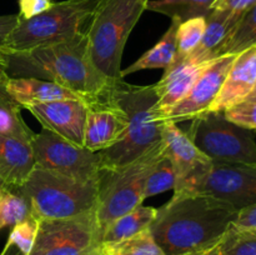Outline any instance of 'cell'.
Here are the masks:
<instances>
[{"instance_id": "83f0119b", "label": "cell", "mask_w": 256, "mask_h": 255, "mask_svg": "<svg viewBox=\"0 0 256 255\" xmlns=\"http://www.w3.org/2000/svg\"><path fill=\"white\" fill-rule=\"evenodd\" d=\"M205 28V18H192L180 22L176 30V58L172 65L180 64L192 54V50L202 42Z\"/></svg>"}, {"instance_id": "e575fe53", "label": "cell", "mask_w": 256, "mask_h": 255, "mask_svg": "<svg viewBox=\"0 0 256 255\" xmlns=\"http://www.w3.org/2000/svg\"><path fill=\"white\" fill-rule=\"evenodd\" d=\"M19 22V14L0 16V59L6 62V42L14 28Z\"/></svg>"}, {"instance_id": "52a82bcc", "label": "cell", "mask_w": 256, "mask_h": 255, "mask_svg": "<svg viewBox=\"0 0 256 255\" xmlns=\"http://www.w3.org/2000/svg\"><path fill=\"white\" fill-rule=\"evenodd\" d=\"M99 0H65L52 2L42 14L30 19L19 16L8 38L6 55L64 42L85 34Z\"/></svg>"}, {"instance_id": "ac0fdd59", "label": "cell", "mask_w": 256, "mask_h": 255, "mask_svg": "<svg viewBox=\"0 0 256 255\" xmlns=\"http://www.w3.org/2000/svg\"><path fill=\"white\" fill-rule=\"evenodd\" d=\"M165 154L175 170V185L186 179L195 170L210 164L212 160L202 154L176 122H164L162 130Z\"/></svg>"}, {"instance_id": "f546056e", "label": "cell", "mask_w": 256, "mask_h": 255, "mask_svg": "<svg viewBox=\"0 0 256 255\" xmlns=\"http://www.w3.org/2000/svg\"><path fill=\"white\" fill-rule=\"evenodd\" d=\"M222 255H256V238L228 230L219 244Z\"/></svg>"}, {"instance_id": "3957f363", "label": "cell", "mask_w": 256, "mask_h": 255, "mask_svg": "<svg viewBox=\"0 0 256 255\" xmlns=\"http://www.w3.org/2000/svg\"><path fill=\"white\" fill-rule=\"evenodd\" d=\"M108 94L126 114L128 126L116 144L99 152L102 169L129 164L162 140V122L154 112L158 102L154 85L138 86L119 79L110 85Z\"/></svg>"}, {"instance_id": "9a60e30c", "label": "cell", "mask_w": 256, "mask_h": 255, "mask_svg": "<svg viewBox=\"0 0 256 255\" xmlns=\"http://www.w3.org/2000/svg\"><path fill=\"white\" fill-rule=\"evenodd\" d=\"M256 86V45L239 52L209 112H222L245 102Z\"/></svg>"}, {"instance_id": "277c9868", "label": "cell", "mask_w": 256, "mask_h": 255, "mask_svg": "<svg viewBox=\"0 0 256 255\" xmlns=\"http://www.w3.org/2000/svg\"><path fill=\"white\" fill-rule=\"evenodd\" d=\"M146 10L145 0H99L86 28L88 55L110 82L122 79V58L130 32Z\"/></svg>"}, {"instance_id": "5bb4252c", "label": "cell", "mask_w": 256, "mask_h": 255, "mask_svg": "<svg viewBox=\"0 0 256 255\" xmlns=\"http://www.w3.org/2000/svg\"><path fill=\"white\" fill-rule=\"evenodd\" d=\"M29 110L44 129L55 132L68 142L84 146V128L88 104L80 99L55 100L29 105Z\"/></svg>"}, {"instance_id": "f1b7e54d", "label": "cell", "mask_w": 256, "mask_h": 255, "mask_svg": "<svg viewBox=\"0 0 256 255\" xmlns=\"http://www.w3.org/2000/svg\"><path fill=\"white\" fill-rule=\"evenodd\" d=\"M175 170L169 158L165 156L155 165L150 175L148 176L146 185H145V199L160 192L172 190L175 186Z\"/></svg>"}, {"instance_id": "ffe728a7", "label": "cell", "mask_w": 256, "mask_h": 255, "mask_svg": "<svg viewBox=\"0 0 256 255\" xmlns=\"http://www.w3.org/2000/svg\"><path fill=\"white\" fill-rule=\"evenodd\" d=\"M242 15H235L229 12L212 10L205 19L206 28L202 42L186 58V62L192 64H202L215 59V52L228 36L232 28L236 25Z\"/></svg>"}, {"instance_id": "2e32d148", "label": "cell", "mask_w": 256, "mask_h": 255, "mask_svg": "<svg viewBox=\"0 0 256 255\" xmlns=\"http://www.w3.org/2000/svg\"><path fill=\"white\" fill-rule=\"evenodd\" d=\"M35 166L32 139L0 134V190L22 188Z\"/></svg>"}, {"instance_id": "74e56055", "label": "cell", "mask_w": 256, "mask_h": 255, "mask_svg": "<svg viewBox=\"0 0 256 255\" xmlns=\"http://www.w3.org/2000/svg\"><path fill=\"white\" fill-rule=\"evenodd\" d=\"M0 255H24L22 252H20L19 249H18L15 245L12 244H5L4 249H2V252H0Z\"/></svg>"}, {"instance_id": "1f68e13d", "label": "cell", "mask_w": 256, "mask_h": 255, "mask_svg": "<svg viewBox=\"0 0 256 255\" xmlns=\"http://www.w3.org/2000/svg\"><path fill=\"white\" fill-rule=\"evenodd\" d=\"M222 112L234 124L256 130V102H242Z\"/></svg>"}, {"instance_id": "7c38bea8", "label": "cell", "mask_w": 256, "mask_h": 255, "mask_svg": "<svg viewBox=\"0 0 256 255\" xmlns=\"http://www.w3.org/2000/svg\"><path fill=\"white\" fill-rule=\"evenodd\" d=\"M238 54H226L210 60L186 96L170 109L162 122H188L209 112V108L219 94L224 80Z\"/></svg>"}, {"instance_id": "b9f144b4", "label": "cell", "mask_w": 256, "mask_h": 255, "mask_svg": "<svg viewBox=\"0 0 256 255\" xmlns=\"http://www.w3.org/2000/svg\"><path fill=\"white\" fill-rule=\"evenodd\" d=\"M89 255H100V252H99V248H96V249L94 250V252H90Z\"/></svg>"}, {"instance_id": "7bdbcfd3", "label": "cell", "mask_w": 256, "mask_h": 255, "mask_svg": "<svg viewBox=\"0 0 256 255\" xmlns=\"http://www.w3.org/2000/svg\"><path fill=\"white\" fill-rule=\"evenodd\" d=\"M145 2H149V0H145Z\"/></svg>"}, {"instance_id": "8d00e7d4", "label": "cell", "mask_w": 256, "mask_h": 255, "mask_svg": "<svg viewBox=\"0 0 256 255\" xmlns=\"http://www.w3.org/2000/svg\"><path fill=\"white\" fill-rule=\"evenodd\" d=\"M9 80V75L6 72V62L2 59H0V85H4Z\"/></svg>"}, {"instance_id": "4dcf8cb0", "label": "cell", "mask_w": 256, "mask_h": 255, "mask_svg": "<svg viewBox=\"0 0 256 255\" xmlns=\"http://www.w3.org/2000/svg\"><path fill=\"white\" fill-rule=\"evenodd\" d=\"M36 230L38 220L35 218H30V219L19 222L12 228L6 242L15 245L22 254L28 255L34 245Z\"/></svg>"}, {"instance_id": "ba28073f", "label": "cell", "mask_w": 256, "mask_h": 255, "mask_svg": "<svg viewBox=\"0 0 256 255\" xmlns=\"http://www.w3.org/2000/svg\"><path fill=\"white\" fill-rule=\"evenodd\" d=\"M186 135L212 162L256 165L252 130L234 124L224 112H206L192 120Z\"/></svg>"}, {"instance_id": "cb8c5ba5", "label": "cell", "mask_w": 256, "mask_h": 255, "mask_svg": "<svg viewBox=\"0 0 256 255\" xmlns=\"http://www.w3.org/2000/svg\"><path fill=\"white\" fill-rule=\"evenodd\" d=\"M215 0H149L146 10L168 15L180 22L192 18H206Z\"/></svg>"}, {"instance_id": "603a6c76", "label": "cell", "mask_w": 256, "mask_h": 255, "mask_svg": "<svg viewBox=\"0 0 256 255\" xmlns=\"http://www.w3.org/2000/svg\"><path fill=\"white\" fill-rule=\"evenodd\" d=\"M256 45V5L248 10L215 52V58L239 54Z\"/></svg>"}, {"instance_id": "30bf717a", "label": "cell", "mask_w": 256, "mask_h": 255, "mask_svg": "<svg viewBox=\"0 0 256 255\" xmlns=\"http://www.w3.org/2000/svg\"><path fill=\"white\" fill-rule=\"evenodd\" d=\"M100 242L95 210L69 219H42L28 255H89Z\"/></svg>"}, {"instance_id": "5b68a950", "label": "cell", "mask_w": 256, "mask_h": 255, "mask_svg": "<svg viewBox=\"0 0 256 255\" xmlns=\"http://www.w3.org/2000/svg\"><path fill=\"white\" fill-rule=\"evenodd\" d=\"M164 156L165 145L162 140L129 164L100 169L95 215L102 236L114 220L142 204L148 176Z\"/></svg>"}, {"instance_id": "7a4b0ae2", "label": "cell", "mask_w": 256, "mask_h": 255, "mask_svg": "<svg viewBox=\"0 0 256 255\" xmlns=\"http://www.w3.org/2000/svg\"><path fill=\"white\" fill-rule=\"evenodd\" d=\"M9 78H36L56 82L90 104L114 82L102 76L88 55L86 35L64 42L6 55Z\"/></svg>"}, {"instance_id": "484cf974", "label": "cell", "mask_w": 256, "mask_h": 255, "mask_svg": "<svg viewBox=\"0 0 256 255\" xmlns=\"http://www.w3.org/2000/svg\"><path fill=\"white\" fill-rule=\"evenodd\" d=\"M0 230L12 228L32 216V202L20 189L0 190Z\"/></svg>"}, {"instance_id": "d6986e66", "label": "cell", "mask_w": 256, "mask_h": 255, "mask_svg": "<svg viewBox=\"0 0 256 255\" xmlns=\"http://www.w3.org/2000/svg\"><path fill=\"white\" fill-rule=\"evenodd\" d=\"M5 89L9 92L10 96L24 109L29 105L42 104V102H55V100H84L72 90L56 82L36 79V78H9L5 84Z\"/></svg>"}, {"instance_id": "f35d334b", "label": "cell", "mask_w": 256, "mask_h": 255, "mask_svg": "<svg viewBox=\"0 0 256 255\" xmlns=\"http://www.w3.org/2000/svg\"><path fill=\"white\" fill-rule=\"evenodd\" d=\"M198 255H222V254H220L219 245H218V246L212 248V249H210V250H208V252H202V254H198Z\"/></svg>"}, {"instance_id": "d6a6232c", "label": "cell", "mask_w": 256, "mask_h": 255, "mask_svg": "<svg viewBox=\"0 0 256 255\" xmlns=\"http://www.w3.org/2000/svg\"><path fill=\"white\" fill-rule=\"evenodd\" d=\"M230 232H242L256 230V202L246 208L238 210L234 222L229 228Z\"/></svg>"}, {"instance_id": "4fadbf2b", "label": "cell", "mask_w": 256, "mask_h": 255, "mask_svg": "<svg viewBox=\"0 0 256 255\" xmlns=\"http://www.w3.org/2000/svg\"><path fill=\"white\" fill-rule=\"evenodd\" d=\"M84 128V148L94 152L116 144L124 135L128 118L108 94V90L90 104Z\"/></svg>"}, {"instance_id": "4316f807", "label": "cell", "mask_w": 256, "mask_h": 255, "mask_svg": "<svg viewBox=\"0 0 256 255\" xmlns=\"http://www.w3.org/2000/svg\"><path fill=\"white\" fill-rule=\"evenodd\" d=\"M0 134L32 139L35 132L25 124L22 106L12 99L4 85H0Z\"/></svg>"}, {"instance_id": "ab89813d", "label": "cell", "mask_w": 256, "mask_h": 255, "mask_svg": "<svg viewBox=\"0 0 256 255\" xmlns=\"http://www.w3.org/2000/svg\"><path fill=\"white\" fill-rule=\"evenodd\" d=\"M245 102H256V86L254 88V90L252 92V94L246 98Z\"/></svg>"}, {"instance_id": "44dd1931", "label": "cell", "mask_w": 256, "mask_h": 255, "mask_svg": "<svg viewBox=\"0 0 256 255\" xmlns=\"http://www.w3.org/2000/svg\"><path fill=\"white\" fill-rule=\"evenodd\" d=\"M179 20H172L169 29L165 32L162 39L154 45L150 50L142 55L135 62H132L126 69L122 70L120 76L122 79L126 75L140 70L148 69H169L172 66L176 58V30L179 26Z\"/></svg>"}, {"instance_id": "60d3db41", "label": "cell", "mask_w": 256, "mask_h": 255, "mask_svg": "<svg viewBox=\"0 0 256 255\" xmlns=\"http://www.w3.org/2000/svg\"><path fill=\"white\" fill-rule=\"evenodd\" d=\"M244 234L249 235V236H252V238H256V230H250V232H242Z\"/></svg>"}, {"instance_id": "d590c367", "label": "cell", "mask_w": 256, "mask_h": 255, "mask_svg": "<svg viewBox=\"0 0 256 255\" xmlns=\"http://www.w3.org/2000/svg\"><path fill=\"white\" fill-rule=\"evenodd\" d=\"M52 4V0H19V16L22 19L34 18L49 9Z\"/></svg>"}, {"instance_id": "8fae6325", "label": "cell", "mask_w": 256, "mask_h": 255, "mask_svg": "<svg viewBox=\"0 0 256 255\" xmlns=\"http://www.w3.org/2000/svg\"><path fill=\"white\" fill-rule=\"evenodd\" d=\"M32 146L38 168L82 182L98 180L102 169L100 152L72 144L44 128L32 138Z\"/></svg>"}, {"instance_id": "8992f818", "label": "cell", "mask_w": 256, "mask_h": 255, "mask_svg": "<svg viewBox=\"0 0 256 255\" xmlns=\"http://www.w3.org/2000/svg\"><path fill=\"white\" fill-rule=\"evenodd\" d=\"M19 189L29 198L36 220L69 219L96 206L98 180L82 182L35 166Z\"/></svg>"}, {"instance_id": "d4e9b609", "label": "cell", "mask_w": 256, "mask_h": 255, "mask_svg": "<svg viewBox=\"0 0 256 255\" xmlns=\"http://www.w3.org/2000/svg\"><path fill=\"white\" fill-rule=\"evenodd\" d=\"M100 255H165L149 229L115 242L99 245Z\"/></svg>"}, {"instance_id": "7402d4cb", "label": "cell", "mask_w": 256, "mask_h": 255, "mask_svg": "<svg viewBox=\"0 0 256 255\" xmlns=\"http://www.w3.org/2000/svg\"><path fill=\"white\" fill-rule=\"evenodd\" d=\"M158 209L152 206L139 205L135 209L130 210L126 214L122 215L112 222L104 230L102 236V242H115L132 236L145 229H149L152 222L156 216Z\"/></svg>"}, {"instance_id": "e0dca14e", "label": "cell", "mask_w": 256, "mask_h": 255, "mask_svg": "<svg viewBox=\"0 0 256 255\" xmlns=\"http://www.w3.org/2000/svg\"><path fill=\"white\" fill-rule=\"evenodd\" d=\"M209 62L202 64H192L184 60L180 64L172 65L169 69L164 70L162 79L154 84L158 95L154 112L159 122H162V118L170 109H172L178 102L186 96Z\"/></svg>"}, {"instance_id": "ee69618b", "label": "cell", "mask_w": 256, "mask_h": 255, "mask_svg": "<svg viewBox=\"0 0 256 255\" xmlns=\"http://www.w3.org/2000/svg\"></svg>"}, {"instance_id": "9c48e42d", "label": "cell", "mask_w": 256, "mask_h": 255, "mask_svg": "<svg viewBox=\"0 0 256 255\" xmlns=\"http://www.w3.org/2000/svg\"><path fill=\"white\" fill-rule=\"evenodd\" d=\"M172 190L208 195L240 210L256 202V165L212 162L178 182Z\"/></svg>"}, {"instance_id": "6da1fadb", "label": "cell", "mask_w": 256, "mask_h": 255, "mask_svg": "<svg viewBox=\"0 0 256 255\" xmlns=\"http://www.w3.org/2000/svg\"><path fill=\"white\" fill-rule=\"evenodd\" d=\"M238 210L212 196L174 192L149 226L165 255H198L218 246Z\"/></svg>"}, {"instance_id": "836d02e7", "label": "cell", "mask_w": 256, "mask_h": 255, "mask_svg": "<svg viewBox=\"0 0 256 255\" xmlns=\"http://www.w3.org/2000/svg\"><path fill=\"white\" fill-rule=\"evenodd\" d=\"M254 5H256V0H215L212 10H222L235 15H244Z\"/></svg>"}]
</instances>
